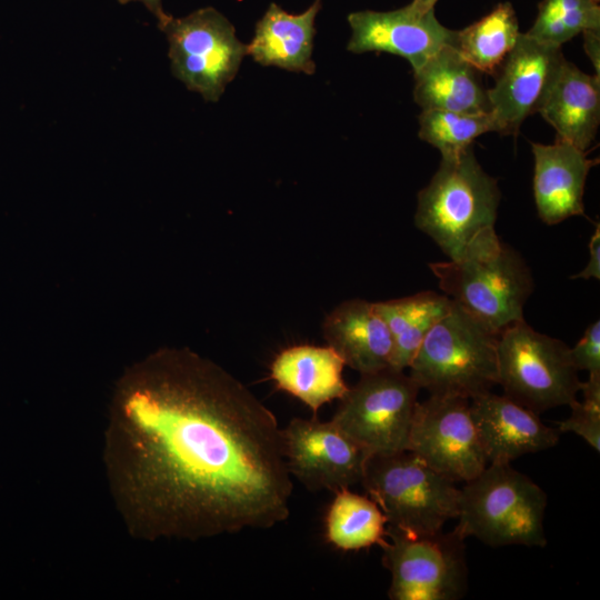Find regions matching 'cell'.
<instances>
[{
  "label": "cell",
  "mask_w": 600,
  "mask_h": 600,
  "mask_svg": "<svg viewBox=\"0 0 600 600\" xmlns=\"http://www.w3.org/2000/svg\"><path fill=\"white\" fill-rule=\"evenodd\" d=\"M124 407L149 451L161 530L239 533L289 518L282 429L222 367L187 349L163 350Z\"/></svg>",
  "instance_id": "cell-1"
},
{
  "label": "cell",
  "mask_w": 600,
  "mask_h": 600,
  "mask_svg": "<svg viewBox=\"0 0 600 600\" xmlns=\"http://www.w3.org/2000/svg\"><path fill=\"white\" fill-rule=\"evenodd\" d=\"M500 197L497 179L482 169L469 147L442 156L418 193L414 223L449 260L479 256L501 242L494 229Z\"/></svg>",
  "instance_id": "cell-2"
},
{
  "label": "cell",
  "mask_w": 600,
  "mask_h": 600,
  "mask_svg": "<svg viewBox=\"0 0 600 600\" xmlns=\"http://www.w3.org/2000/svg\"><path fill=\"white\" fill-rule=\"evenodd\" d=\"M464 483L453 529L460 537H474L490 547L547 544L548 498L531 478L510 463H489Z\"/></svg>",
  "instance_id": "cell-3"
},
{
  "label": "cell",
  "mask_w": 600,
  "mask_h": 600,
  "mask_svg": "<svg viewBox=\"0 0 600 600\" xmlns=\"http://www.w3.org/2000/svg\"><path fill=\"white\" fill-rule=\"evenodd\" d=\"M498 334L452 301L427 333L409 376L430 394L467 399L498 384Z\"/></svg>",
  "instance_id": "cell-4"
},
{
  "label": "cell",
  "mask_w": 600,
  "mask_h": 600,
  "mask_svg": "<svg viewBox=\"0 0 600 600\" xmlns=\"http://www.w3.org/2000/svg\"><path fill=\"white\" fill-rule=\"evenodd\" d=\"M360 483L387 526L406 533H437L458 517L460 489L409 450L369 456Z\"/></svg>",
  "instance_id": "cell-5"
},
{
  "label": "cell",
  "mask_w": 600,
  "mask_h": 600,
  "mask_svg": "<svg viewBox=\"0 0 600 600\" xmlns=\"http://www.w3.org/2000/svg\"><path fill=\"white\" fill-rule=\"evenodd\" d=\"M429 268L446 296L497 334L524 319L533 277L521 254L509 244L501 241L486 253L431 262Z\"/></svg>",
  "instance_id": "cell-6"
},
{
  "label": "cell",
  "mask_w": 600,
  "mask_h": 600,
  "mask_svg": "<svg viewBox=\"0 0 600 600\" xmlns=\"http://www.w3.org/2000/svg\"><path fill=\"white\" fill-rule=\"evenodd\" d=\"M497 368L503 394L538 414L569 406L580 391L570 347L536 331L524 319L498 334Z\"/></svg>",
  "instance_id": "cell-7"
},
{
  "label": "cell",
  "mask_w": 600,
  "mask_h": 600,
  "mask_svg": "<svg viewBox=\"0 0 600 600\" xmlns=\"http://www.w3.org/2000/svg\"><path fill=\"white\" fill-rule=\"evenodd\" d=\"M420 390L409 374L391 367L361 373L331 421L368 456L408 450Z\"/></svg>",
  "instance_id": "cell-8"
},
{
  "label": "cell",
  "mask_w": 600,
  "mask_h": 600,
  "mask_svg": "<svg viewBox=\"0 0 600 600\" xmlns=\"http://www.w3.org/2000/svg\"><path fill=\"white\" fill-rule=\"evenodd\" d=\"M464 539L454 530L413 536L387 526L380 546L391 600H456L468 587Z\"/></svg>",
  "instance_id": "cell-9"
},
{
  "label": "cell",
  "mask_w": 600,
  "mask_h": 600,
  "mask_svg": "<svg viewBox=\"0 0 600 600\" xmlns=\"http://www.w3.org/2000/svg\"><path fill=\"white\" fill-rule=\"evenodd\" d=\"M158 27L169 42L173 76L206 101L217 102L247 54L232 23L207 7L182 18L169 16Z\"/></svg>",
  "instance_id": "cell-10"
},
{
  "label": "cell",
  "mask_w": 600,
  "mask_h": 600,
  "mask_svg": "<svg viewBox=\"0 0 600 600\" xmlns=\"http://www.w3.org/2000/svg\"><path fill=\"white\" fill-rule=\"evenodd\" d=\"M408 450L452 482H467L487 466L470 400L430 394L418 402Z\"/></svg>",
  "instance_id": "cell-11"
},
{
  "label": "cell",
  "mask_w": 600,
  "mask_h": 600,
  "mask_svg": "<svg viewBox=\"0 0 600 600\" xmlns=\"http://www.w3.org/2000/svg\"><path fill=\"white\" fill-rule=\"evenodd\" d=\"M286 463L308 490L337 492L360 483L369 457L331 420L293 418L282 429Z\"/></svg>",
  "instance_id": "cell-12"
},
{
  "label": "cell",
  "mask_w": 600,
  "mask_h": 600,
  "mask_svg": "<svg viewBox=\"0 0 600 600\" xmlns=\"http://www.w3.org/2000/svg\"><path fill=\"white\" fill-rule=\"evenodd\" d=\"M564 61L561 47L519 34L488 90L497 132L518 134L523 121L539 112Z\"/></svg>",
  "instance_id": "cell-13"
},
{
  "label": "cell",
  "mask_w": 600,
  "mask_h": 600,
  "mask_svg": "<svg viewBox=\"0 0 600 600\" xmlns=\"http://www.w3.org/2000/svg\"><path fill=\"white\" fill-rule=\"evenodd\" d=\"M354 53L379 51L404 58L413 72L447 46L454 47L457 31L442 26L434 10L420 12L410 4L392 11L363 10L348 16Z\"/></svg>",
  "instance_id": "cell-14"
},
{
  "label": "cell",
  "mask_w": 600,
  "mask_h": 600,
  "mask_svg": "<svg viewBox=\"0 0 600 600\" xmlns=\"http://www.w3.org/2000/svg\"><path fill=\"white\" fill-rule=\"evenodd\" d=\"M470 411L489 463H510L554 447L560 431L509 397L491 391L470 399Z\"/></svg>",
  "instance_id": "cell-15"
},
{
  "label": "cell",
  "mask_w": 600,
  "mask_h": 600,
  "mask_svg": "<svg viewBox=\"0 0 600 600\" xmlns=\"http://www.w3.org/2000/svg\"><path fill=\"white\" fill-rule=\"evenodd\" d=\"M531 149L533 196L540 220L552 226L570 217H584V186L598 160L589 159L587 151L560 138L552 144L531 143Z\"/></svg>",
  "instance_id": "cell-16"
},
{
  "label": "cell",
  "mask_w": 600,
  "mask_h": 600,
  "mask_svg": "<svg viewBox=\"0 0 600 600\" xmlns=\"http://www.w3.org/2000/svg\"><path fill=\"white\" fill-rule=\"evenodd\" d=\"M322 333L327 346L360 374L390 367L392 337L374 302L342 301L324 318Z\"/></svg>",
  "instance_id": "cell-17"
},
{
  "label": "cell",
  "mask_w": 600,
  "mask_h": 600,
  "mask_svg": "<svg viewBox=\"0 0 600 600\" xmlns=\"http://www.w3.org/2000/svg\"><path fill=\"white\" fill-rule=\"evenodd\" d=\"M478 70L447 46L414 71L413 98L422 109L491 113Z\"/></svg>",
  "instance_id": "cell-18"
},
{
  "label": "cell",
  "mask_w": 600,
  "mask_h": 600,
  "mask_svg": "<svg viewBox=\"0 0 600 600\" xmlns=\"http://www.w3.org/2000/svg\"><path fill=\"white\" fill-rule=\"evenodd\" d=\"M342 358L329 346L298 344L283 349L270 367L277 387L308 406L316 414L319 409L349 390L342 371Z\"/></svg>",
  "instance_id": "cell-19"
},
{
  "label": "cell",
  "mask_w": 600,
  "mask_h": 600,
  "mask_svg": "<svg viewBox=\"0 0 600 600\" xmlns=\"http://www.w3.org/2000/svg\"><path fill=\"white\" fill-rule=\"evenodd\" d=\"M539 113L558 138L587 151L600 123V77L564 61Z\"/></svg>",
  "instance_id": "cell-20"
},
{
  "label": "cell",
  "mask_w": 600,
  "mask_h": 600,
  "mask_svg": "<svg viewBox=\"0 0 600 600\" xmlns=\"http://www.w3.org/2000/svg\"><path fill=\"white\" fill-rule=\"evenodd\" d=\"M321 9V0L302 13L292 14L271 3L257 22L254 36L247 44V54L261 66H274L289 71L312 74L314 20Z\"/></svg>",
  "instance_id": "cell-21"
},
{
  "label": "cell",
  "mask_w": 600,
  "mask_h": 600,
  "mask_svg": "<svg viewBox=\"0 0 600 600\" xmlns=\"http://www.w3.org/2000/svg\"><path fill=\"white\" fill-rule=\"evenodd\" d=\"M392 337L390 367L409 369L423 339L451 308L452 300L434 291L374 302Z\"/></svg>",
  "instance_id": "cell-22"
},
{
  "label": "cell",
  "mask_w": 600,
  "mask_h": 600,
  "mask_svg": "<svg viewBox=\"0 0 600 600\" xmlns=\"http://www.w3.org/2000/svg\"><path fill=\"white\" fill-rule=\"evenodd\" d=\"M387 519L379 506L368 496L342 489L326 517L328 541L343 551H357L381 546L386 539Z\"/></svg>",
  "instance_id": "cell-23"
},
{
  "label": "cell",
  "mask_w": 600,
  "mask_h": 600,
  "mask_svg": "<svg viewBox=\"0 0 600 600\" xmlns=\"http://www.w3.org/2000/svg\"><path fill=\"white\" fill-rule=\"evenodd\" d=\"M519 23L510 2L457 31L456 50L478 71L496 74L519 38Z\"/></svg>",
  "instance_id": "cell-24"
},
{
  "label": "cell",
  "mask_w": 600,
  "mask_h": 600,
  "mask_svg": "<svg viewBox=\"0 0 600 600\" xmlns=\"http://www.w3.org/2000/svg\"><path fill=\"white\" fill-rule=\"evenodd\" d=\"M492 113H462L428 109L419 116V137L437 148L441 156H450L471 147L479 136L496 131Z\"/></svg>",
  "instance_id": "cell-25"
},
{
  "label": "cell",
  "mask_w": 600,
  "mask_h": 600,
  "mask_svg": "<svg viewBox=\"0 0 600 600\" xmlns=\"http://www.w3.org/2000/svg\"><path fill=\"white\" fill-rule=\"evenodd\" d=\"M600 28V7L591 0H542L528 36L561 47L586 30Z\"/></svg>",
  "instance_id": "cell-26"
},
{
  "label": "cell",
  "mask_w": 600,
  "mask_h": 600,
  "mask_svg": "<svg viewBox=\"0 0 600 600\" xmlns=\"http://www.w3.org/2000/svg\"><path fill=\"white\" fill-rule=\"evenodd\" d=\"M582 401L569 404L570 416L559 423L560 432H573L581 437L596 452L600 451V374H589L581 382Z\"/></svg>",
  "instance_id": "cell-27"
},
{
  "label": "cell",
  "mask_w": 600,
  "mask_h": 600,
  "mask_svg": "<svg viewBox=\"0 0 600 600\" xmlns=\"http://www.w3.org/2000/svg\"><path fill=\"white\" fill-rule=\"evenodd\" d=\"M570 357L578 371L600 374V320L592 322L582 338L570 348Z\"/></svg>",
  "instance_id": "cell-28"
},
{
  "label": "cell",
  "mask_w": 600,
  "mask_h": 600,
  "mask_svg": "<svg viewBox=\"0 0 600 600\" xmlns=\"http://www.w3.org/2000/svg\"><path fill=\"white\" fill-rule=\"evenodd\" d=\"M589 261L579 273L570 277V279H590L600 280V224L597 223L593 234L589 242Z\"/></svg>",
  "instance_id": "cell-29"
},
{
  "label": "cell",
  "mask_w": 600,
  "mask_h": 600,
  "mask_svg": "<svg viewBox=\"0 0 600 600\" xmlns=\"http://www.w3.org/2000/svg\"><path fill=\"white\" fill-rule=\"evenodd\" d=\"M583 48L591 60L597 76L600 74V28L590 29L582 32Z\"/></svg>",
  "instance_id": "cell-30"
},
{
  "label": "cell",
  "mask_w": 600,
  "mask_h": 600,
  "mask_svg": "<svg viewBox=\"0 0 600 600\" xmlns=\"http://www.w3.org/2000/svg\"><path fill=\"white\" fill-rule=\"evenodd\" d=\"M121 4L132 1H139L157 18L158 26L166 21L170 14L166 13L162 8V0H117Z\"/></svg>",
  "instance_id": "cell-31"
},
{
  "label": "cell",
  "mask_w": 600,
  "mask_h": 600,
  "mask_svg": "<svg viewBox=\"0 0 600 600\" xmlns=\"http://www.w3.org/2000/svg\"><path fill=\"white\" fill-rule=\"evenodd\" d=\"M438 0H412L409 4L420 12L434 10Z\"/></svg>",
  "instance_id": "cell-32"
},
{
  "label": "cell",
  "mask_w": 600,
  "mask_h": 600,
  "mask_svg": "<svg viewBox=\"0 0 600 600\" xmlns=\"http://www.w3.org/2000/svg\"><path fill=\"white\" fill-rule=\"evenodd\" d=\"M591 1H593V2H596V3H599V0H591Z\"/></svg>",
  "instance_id": "cell-33"
}]
</instances>
